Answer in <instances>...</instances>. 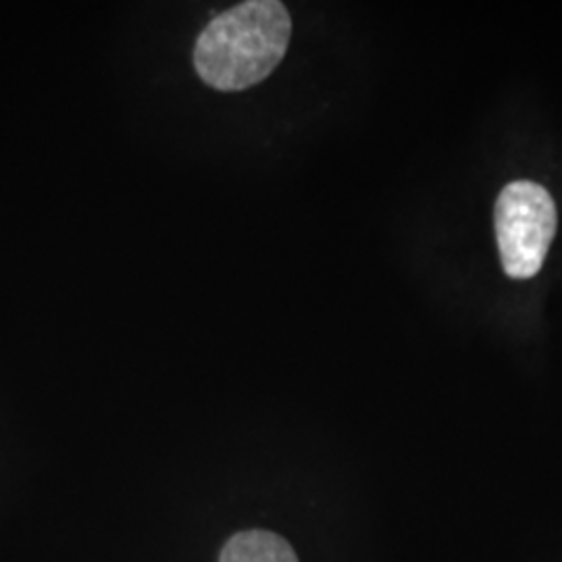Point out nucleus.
I'll return each instance as SVG.
<instances>
[{"label": "nucleus", "mask_w": 562, "mask_h": 562, "mask_svg": "<svg viewBox=\"0 0 562 562\" xmlns=\"http://www.w3.org/2000/svg\"><path fill=\"white\" fill-rule=\"evenodd\" d=\"M494 223L504 273L510 280L536 278L559 225L550 192L536 181L508 183L496 201Z\"/></svg>", "instance_id": "obj_2"}, {"label": "nucleus", "mask_w": 562, "mask_h": 562, "mask_svg": "<svg viewBox=\"0 0 562 562\" xmlns=\"http://www.w3.org/2000/svg\"><path fill=\"white\" fill-rule=\"evenodd\" d=\"M292 18L280 0H246L209 21L192 63L209 88L244 92L267 80L288 53Z\"/></svg>", "instance_id": "obj_1"}, {"label": "nucleus", "mask_w": 562, "mask_h": 562, "mask_svg": "<svg viewBox=\"0 0 562 562\" xmlns=\"http://www.w3.org/2000/svg\"><path fill=\"white\" fill-rule=\"evenodd\" d=\"M220 562H299V559L292 546L278 533L250 529L225 543Z\"/></svg>", "instance_id": "obj_3"}]
</instances>
